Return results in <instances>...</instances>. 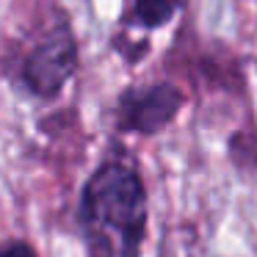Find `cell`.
I'll return each instance as SVG.
<instances>
[{
    "label": "cell",
    "mask_w": 257,
    "mask_h": 257,
    "mask_svg": "<svg viewBox=\"0 0 257 257\" xmlns=\"http://www.w3.org/2000/svg\"><path fill=\"white\" fill-rule=\"evenodd\" d=\"M188 0H124L122 25L127 34L161 31L185 9Z\"/></svg>",
    "instance_id": "obj_4"
},
{
    "label": "cell",
    "mask_w": 257,
    "mask_h": 257,
    "mask_svg": "<svg viewBox=\"0 0 257 257\" xmlns=\"http://www.w3.org/2000/svg\"><path fill=\"white\" fill-rule=\"evenodd\" d=\"M0 257H36V251L25 240H9L0 246Z\"/></svg>",
    "instance_id": "obj_5"
},
{
    "label": "cell",
    "mask_w": 257,
    "mask_h": 257,
    "mask_svg": "<svg viewBox=\"0 0 257 257\" xmlns=\"http://www.w3.org/2000/svg\"><path fill=\"white\" fill-rule=\"evenodd\" d=\"M89 257H139L147 229V188L136 163L105 158L86 180L78 207Z\"/></svg>",
    "instance_id": "obj_1"
},
{
    "label": "cell",
    "mask_w": 257,
    "mask_h": 257,
    "mask_svg": "<svg viewBox=\"0 0 257 257\" xmlns=\"http://www.w3.org/2000/svg\"><path fill=\"white\" fill-rule=\"evenodd\" d=\"M80 64L78 36L69 17H56L17 58L12 78L20 91L36 100H53L75 78Z\"/></svg>",
    "instance_id": "obj_2"
},
{
    "label": "cell",
    "mask_w": 257,
    "mask_h": 257,
    "mask_svg": "<svg viewBox=\"0 0 257 257\" xmlns=\"http://www.w3.org/2000/svg\"><path fill=\"white\" fill-rule=\"evenodd\" d=\"M185 105V94L172 80H158L144 86H127L116 97L113 122L122 133L155 136L177 119Z\"/></svg>",
    "instance_id": "obj_3"
}]
</instances>
